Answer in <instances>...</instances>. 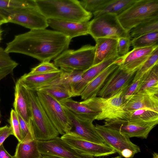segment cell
I'll return each mask as SVG.
<instances>
[{
    "label": "cell",
    "mask_w": 158,
    "mask_h": 158,
    "mask_svg": "<svg viewBox=\"0 0 158 158\" xmlns=\"http://www.w3.org/2000/svg\"><path fill=\"white\" fill-rule=\"evenodd\" d=\"M158 45L134 48L122 57L118 66L127 73L136 72Z\"/></svg>",
    "instance_id": "2e32d148"
},
{
    "label": "cell",
    "mask_w": 158,
    "mask_h": 158,
    "mask_svg": "<svg viewBox=\"0 0 158 158\" xmlns=\"http://www.w3.org/2000/svg\"><path fill=\"white\" fill-rule=\"evenodd\" d=\"M131 45L130 38H120L117 40V52L118 56L123 57L129 52Z\"/></svg>",
    "instance_id": "ab89813d"
},
{
    "label": "cell",
    "mask_w": 158,
    "mask_h": 158,
    "mask_svg": "<svg viewBox=\"0 0 158 158\" xmlns=\"http://www.w3.org/2000/svg\"><path fill=\"white\" fill-rule=\"evenodd\" d=\"M136 72L127 73L118 66L109 77L97 96L109 98L124 89L132 81Z\"/></svg>",
    "instance_id": "5bb4252c"
},
{
    "label": "cell",
    "mask_w": 158,
    "mask_h": 158,
    "mask_svg": "<svg viewBox=\"0 0 158 158\" xmlns=\"http://www.w3.org/2000/svg\"><path fill=\"white\" fill-rule=\"evenodd\" d=\"M36 6L35 0H0V10H13Z\"/></svg>",
    "instance_id": "d6a6232c"
},
{
    "label": "cell",
    "mask_w": 158,
    "mask_h": 158,
    "mask_svg": "<svg viewBox=\"0 0 158 158\" xmlns=\"http://www.w3.org/2000/svg\"><path fill=\"white\" fill-rule=\"evenodd\" d=\"M153 158H158V154L156 152H154L153 154Z\"/></svg>",
    "instance_id": "c3c4849f"
},
{
    "label": "cell",
    "mask_w": 158,
    "mask_h": 158,
    "mask_svg": "<svg viewBox=\"0 0 158 158\" xmlns=\"http://www.w3.org/2000/svg\"><path fill=\"white\" fill-rule=\"evenodd\" d=\"M38 145L39 152L43 155L63 158H94L79 152L58 136L48 141H38Z\"/></svg>",
    "instance_id": "7c38bea8"
},
{
    "label": "cell",
    "mask_w": 158,
    "mask_h": 158,
    "mask_svg": "<svg viewBox=\"0 0 158 158\" xmlns=\"http://www.w3.org/2000/svg\"><path fill=\"white\" fill-rule=\"evenodd\" d=\"M48 26L72 39L89 34L90 21L77 22L48 19Z\"/></svg>",
    "instance_id": "e0dca14e"
},
{
    "label": "cell",
    "mask_w": 158,
    "mask_h": 158,
    "mask_svg": "<svg viewBox=\"0 0 158 158\" xmlns=\"http://www.w3.org/2000/svg\"><path fill=\"white\" fill-rule=\"evenodd\" d=\"M114 158H122L121 156H118L116 157H114Z\"/></svg>",
    "instance_id": "681fc988"
},
{
    "label": "cell",
    "mask_w": 158,
    "mask_h": 158,
    "mask_svg": "<svg viewBox=\"0 0 158 158\" xmlns=\"http://www.w3.org/2000/svg\"><path fill=\"white\" fill-rule=\"evenodd\" d=\"M136 0H110L101 10L93 14L94 18L107 13L115 14L118 16L128 9Z\"/></svg>",
    "instance_id": "f1b7e54d"
},
{
    "label": "cell",
    "mask_w": 158,
    "mask_h": 158,
    "mask_svg": "<svg viewBox=\"0 0 158 158\" xmlns=\"http://www.w3.org/2000/svg\"><path fill=\"white\" fill-rule=\"evenodd\" d=\"M72 124L70 131L86 140L97 143L104 142L96 131L93 123L94 120L77 115L64 107Z\"/></svg>",
    "instance_id": "4fadbf2b"
},
{
    "label": "cell",
    "mask_w": 158,
    "mask_h": 158,
    "mask_svg": "<svg viewBox=\"0 0 158 158\" xmlns=\"http://www.w3.org/2000/svg\"><path fill=\"white\" fill-rule=\"evenodd\" d=\"M95 129L106 144L114 149L121 156L133 158L141 151L139 146L119 131L108 127L96 124Z\"/></svg>",
    "instance_id": "ba28073f"
},
{
    "label": "cell",
    "mask_w": 158,
    "mask_h": 158,
    "mask_svg": "<svg viewBox=\"0 0 158 158\" xmlns=\"http://www.w3.org/2000/svg\"><path fill=\"white\" fill-rule=\"evenodd\" d=\"M117 40L118 39L106 38H99L95 40V55L93 65L118 56Z\"/></svg>",
    "instance_id": "603a6c76"
},
{
    "label": "cell",
    "mask_w": 158,
    "mask_h": 158,
    "mask_svg": "<svg viewBox=\"0 0 158 158\" xmlns=\"http://www.w3.org/2000/svg\"><path fill=\"white\" fill-rule=\"evenodd\" d=\"M104 125L116 130L128 137L147 138L151 131L158 124V120L151 122L124 120H105Z\"/></svg>",
    "instance_id": "30bf717a"
},
{
    "label": "cell",
    "mask_w": 158,
    "mask_h": 158,
    "mask_svg": "<svg viewBox=\"0 0 158 158\" xmlns=\"http://www.w3.org/2000/svg\"><path fill=\"white\" fill-rule=\"evenodd\" d=\"M61 72L60 69L58 71L47 73H25L18 80L22 85L27 89L36 91L40 88L58 77Z\"/></svg>",
    "instance_id": "7402d4cb"
},
{
    "label": "cell",
    "mask_w": 158,
    "mask_h": 158,
    "mask_svg": "<svg viewBox=\"0 0 158 158\" xmlns=\"http://www.w3.org/2000/svg\"><path fill=\"white\" fill-rule=\"evenodd\" d=\"M89 34L95 40L101 38H130L129 32L122 27L117 16L111 13L101 15L90 21Z\"/></svg>",
    "instance_id": "8992f818"
},
{
    "label": "cell",
    "mask_w": 158,
    "mask_h": 158,
    "mask_svg": "<svg viewBox=\"0 0 158 158\" xmlns=\"http://www.w3.org/2000/svg\"><path fill=\"white\" fill-rule=\"evenodd\" d=\"M158 31L153 32L131 40V45L134 48L148 47L157 45Z\"/></svg>",
    "instance_id": "1f68e13d"
},
{
    "label": "cell",
    "mask_w": 158,
    "mask_h": 158,
    "mask_svg": "<svg viewBox=\"0 0 158 158\" xmlns=\"http://www.w3.org/2000/svg\"><path fill=\"white\" fill-rule=\"evenodd\" d=\"M60 69L62 72L60 76L43 87L50 85H61L69 88L71 90L72 88L81 81L84 72L65 68H60Z\"/></svg>",
    "instance_id": "484cf974"
},
{
    "label": "cell",
    "mask_w": 158,
    "mask_h": 158,
    "mask_svg": "<svg viewBox=\"0 0 158 158\" xmlns=\"http://www.w3.org/2000/svg\"><path fill=\"white\" fill-rule=\"evenodd\" d=\"M23 86L31 113L30 125L35 139L38 141H45L58 136L59 134L45 112L38 98L36 91Z\"/></svg>",
    "instance_id": "3957f363"
},
{
    "label": "cell",
    "mask_w": 158,
    "mask_h": 158,
    "mask_svg": "<svg viewBox=\"0 0 158 158\" xmlns=\"http://www.w3.org/2000/svg\"><path fill=\"white\" fill-rule=\"evenodd\" d=\"M48 19L81 22L89 21L92 14L85 10L77 0H35Z\"/></svg>",
    "instance_id": "7a4b0ae2"
},
{
    "label": "cell",
    "mask_w": 158,
    "mask_h": 158,
    "mask_svg": "<svg viewBox=\"0 0 158 158\" xmlns=\"http://www.w3.org/2000/svg\"><path fill=\"white\" fill-rule=\"evenodd\" d=\"M36 91L45 112L59 133L63 135L69 132L72 124L62 105L48 94L41 91Z\"/></svg>",
    "instance_id": "52a82bcc"
},
{
    "label": "cell",
    "mask_w": 158,
    "mask_h": 158,
    "mask_svg": "<svg viewBox=\"0 0 158 158\" xmlns=\"http://www.w3.org/2000/svg\"><path fill=\"white\" fill-rule=\"evenodd\" d=\"M14 69H8L0 72V81L6 77L9 74L12 73Z\"/></svg>",
    "instance_id": "ee69618b"
},
{
    "label": "cell",
    "mask_w": 158,
    "mask_h": 158,
    "mask_svg": "<svg viewBox=\"0 0 158 158\" xmlns=\"http://www.w3.org/2000/svg\"><path fill=\"white\" fill-rule=\"evenodd\" d=\"M38 90L48 94L59 102L73 97L70 89L61 85L46 86L40 88Z\"/></svg>",
    "instance_id": "4dcf8cb0"
},
{
    "label": "cell",
    "mask_w": 158,
    "mask_h": 158,
    "mask_svg": "<svg viewBox=\"0 0 158 158\" xmlns=\"http://www.w3.org/2000/svg\"><path fill=\"white\" fill-rule=\"evenodd\" d=\"M117 17L123 28L129 32L138 24L158 17V0H137Z\"/></svg>",
    "instance_id": "277c9868"
},
{
    "label": "cell",
    "mask_w": 158,
    "mask_h": 158,
    "mask_svg": "<svg viewBox=\"0 0 158 158\" xmlns=\"http://www.w3.org/2000/svg\"><path fill=\"white\" fill-rule=\"evenodd\" d=\"M122 57L118 56L106 60L98 64L93 65L84 71L81 81L71 88L73 97L80 96L88 84L96 76L109 66Z\"/></svg>",
    "instance_id": "d6986e66"
},
{
    "label": "cell",
    "mask_w": 158,
    "mask_h": 158,
    "mask_svg": "<svg viewBox=\"0 0 158 158\" xmlns=\"http://www.w3.org/2000/svg\"><path fill=\"white\" fill-rule=\"evenodd\" d=\"M14 156V158H41L42 156L38 149V140L19 142Z\"/></svg>",
    "instance_id": "83f0119b"
},
{
    "label": "cell",
    "mask_w": 158,
    "mask_h": 158,
    "mask_svg": "<svg viewBox=\"0 0 158 158\" xmlns=\"http://www.w3.org/2000/svg\"><path fill=\"white\" fill-rule=\"evenodd\" d=\"M8 122L10 125L13 135L15 137L19 142H22L23 139L17 114L13 109H11L10 111Z\"/></svg>",
    "instance_id": "8d00e7d4"
},
{
    "label": "cell",
    "mask_w": 158,
    "mask_h": 158,
    "mask_svg": "<svg viewBox=\"0 0 158 158\" xmlns=\"http://www.w3.org/2000/svg\"><path fill=\"white\" fill-rule=\"evenodd\" d=\"M110 0H82L79 1L86 11L92 14L101 10Z\"/></svg>",
    "instance_id": "e575fe53"
},
{
    "label": "cell",
    "mask_w": 158,
    "mask_h": 158,
    "mask_svg": "<svg viewBox=\"0 0 158 158\" xmlns=\"http://www.w3.org/2000/svg\"><path fill=\"white\" fill-rule=\"evenodd\" d=\"M61 138L79 152L94 157L108 156L116 151L105 143L100 144L84 139L69 132Z\"/></svg>",
    "instance_id": "8fae6325"
},
{
    "label": "cell",
    "mask_w": 158,
    "mask_h": 158,
    "mask_svg": "<svg viewBox=\"0 0 158 158\" xmlns=\"http://www.w3.org/2000/svg\"><path fill=\"white\" fill-rule=\"evenodd\" d=\"M59 70L53 63L48 61H44L32 68L29 73L31 74L45 73L56 71Z\"/></svg>",
    "instance_id": "74e56055"
},
{
    "label": "cell",
    "mask_w": 158,
    "mask_h": 158,
    "mask_svg": "<svg viewBox=\"0 0 158 158\" xmlns=\"http://www.w3.org/2000/svg\"><path fill=\"white\" fill-rule=\"evenodd\" d=\"M108 119L151 122L158 120V111L148 108L127 111L114 109L99 114L96 118L98 120Z\"/></svg>",
    "instance_id": "9a60e30c"
},
{
    "label": "cell",
    "mask_w": 158,
    "mask_h": 158,
    "mask_svg": "<svg viewBox=\"0 0 158 158\" xmlns=\"http://www.w3.org/2000/svg\"><path fill=\"white\" fill-rule=\"evenodd\" d=\"M13 133L10 127L6 125L0 127V146L3 144L6 139Z\"/></svg>",
    "instance_id": "b9f144b4"
},
{
    "label": "cell",
    "mask_w": 158,
    "mask_h": 158,
    "mask_svg": "<svg viewBox=\"0 0 158 158\" xmlns=\"http://www.w3.org/2000/svg\"><path fill=\"white\" fill-rule=\"evenodd\" d=\"M17 115L20 124L21 135L23 139L22 141L35 139L32 130L20 116L18 114Z\"/></svg>",
    "instance_id": "f35d334b"
},
{
    "label": "cell",
    "mask_w": 158,
    "mask_h": 158,
    "mask_svg": "<svg viewBox=\"0 0 158 158\" xmlns=\"http://www.w3.org/2000/svg\"><path fill=\"white\" fill-rule=\"evenodd\" d=\"M1 25H0V42L1 41V40L2 39V33L3 32V30L1 29Z\"/></svg>",
    "instance_id": "7dc6e473"
},
{
    "label": "cell",
    "mask_w": 158,
    "mask_h": 158,
    "mask_svg": "<svg viewBox=\"0 0 158 158\" xmlns=\"http://www.w3.org/2000/svg\"><path fill=\"white\" fill-rule=\"evenodd\" d=\"M140 79L136 94H158V64L155 65Z\"/></svg>",
    "instance_id": "d4e9b609"
},
{
    "label": "cell",
    "mask_w": 158,
    "mask_h": 158,
    "mask_svg": "<svg viewBox=\"0 0 158 158\" xmlns=\"http://www.w3.org/2000/svg\"><path fill=\"white\" fill-rule=\"evenodd\" d=\"M9 54L0 46V72L10 69H14L18 65Z\"/></svg>",
    "instance_id": "d590c367"
},
{
    "label": "cell",
    "mask_w": 158,
    "mask_h": 158,
    "mask_svg": "<svg viewBox=\"0 0 158 158\" xmlns=\"http://www.w3.org/2000/svg\"><path fill=\"white\" fill-rule=\"evenodd\" d=\"M0 101H1V99H0ZM2 117V115H1V111H0V118H1Z\"/></svg>",
    "instance_id": "f907efd6"
},
{
    "label": "cell",
    "mask_w": 158,
    "mask_h": 158,
    "mask_svg": "<svg viewBox=\"0 0 158 158\" xmlns=\"http://www.w3.org/2000/svg\"><path fill=\"white\" fill-rule=\"evenodd\" d=\"M158 64V47L156 48L151 55L136 72L131 82L140 79L155 65Z\"/></svg>",
    "instance_id": "836d02e7"
},
{
    "label": "cell",
    "mask_w": 158,
    "mask_h": 158,
    "mask_svg": "<svg viewBox=\"0 0 158 158\" xmlns=\"http://www.w3.org/2000/svg\"><path fill=\"white\" fill-rule=\"evenodd\" d=\"M125 89L109 98L95 97L81 102L100 114L106 112L119 107L123 103Z\"/></svg>",
    "instance_id": "ac0fdd59"
},
{
    "label": "cell",
    "mask_w": 158,
    "mask_h": 158,
    "mask_svg": "<svg viewBox=\"0 0 158 158\" xmlns=\"http://www.w3.org/2000/svg\"><path fill=\"white\" fill-rule=\"evenodd\" d=\"M122 59V57L109 66L90 81L81 94V99L84 100L97 97L109 77L118 66Z\"/></svg>",
    "instance_id": "44dd1931"
},
{
    "label": "cell",
    "mask_w": 158,
    "mask_h": 158,
    "mask_svg": "<svg viewBox=\"0 0 158 158\" xmlns=\"http://www.w3.org/2000/svg\"><path fill=\"white\" fill-rule=\"evenodd\" d=\"M71 40L55 30H31L15 35L6 43L5 50L9 53L21 54L42 62H50L68 49Z\"/></svg>",
    "instance_id": "6da1fadb"
},
{
    "label": "cell",
    "mask_w": 158,
    "mask_h": 158,
    "mask_svg": "<svg viewBox=\"0 0 158 158\" xmlns=\"http://www.w3.org/2000/svg\"><path fill=\"white\" fill-rule=\"evenodd\" d=\"M95 55V46L86 45L73 50L67 49L54 60L57 68L84 71L94 64Z\"/></svg>",
    "instance_id": "5b68a950"
},
{
    "label": "cell",
    "mask_w": 158,
    "mask_h": 158,
    "mask_svg": "<svg viewBox=\"0 0 158 158\" xmlns=\"http://www.w3.org/2000/svg\"><path fill=\"white\" fill-rule=\"evenodd\" d=\"M143 108L150 109L158 111V94H136L115 109L127 111Z\"/></svg>",
    "instance_id": "ffe728a7"
},
{
    "label": "cell",
    "mask_w": 158,
    "mask_h": 158,
    "mask_svg": "<svg viewBox=\"0 0 158 158\" xmlns=\"http://www.w3.org/2000/svg\"><path fill=\"white\" fill-rule=\"evenodd\" d=\"M8 23L16 24L31 30L46 29L48 19L36 6L13 10H0Z\"/></svg>",
    "instance_id": "9c48e42d"
},
{
    "label": "cell",
    "mask_w": 158,
    "mask_h": 158,
    "mask_svg": "<svg viewBox=\"0 0 158 158\" xmlns=\"http://www.w3.org/2000/svg\"><path fill=\"white\" fill-rule=\"evenodd\" d=\"M8 23V20L4 15L0 11V25Z\"/></svg>",
    "instance_id": "f6af8a7d"
},
{
    "label": "cell",
    "mask_w": 158,
    "mask_h": 158,
    "mask_svg": "<svg viewBox=\"0 0 158 158\" xmlns=\"http://www.w3.org/2000/svg\"><path fill=\"white\" fill-rule=\"evenodd\" d=\"M158 31V17L144 22L132 28L129 31L131 39L136 38L145 34Z\"/></svg>",
    "instance_id": "f546056e"
},
{
    "label": "cell",
    "mask_w": 158,
    "mask_h": 158,
    "mask_svg": "<svg viewBox=\"0 0 158 158\" xmlns=\"http://www.w3.org/2000/svg\"><path fill=\"white\" fill-rule=\"evenodd\" d=\"M140 79L131 82L125 89L123 95V103L135 94L138 89Z\"/></svg>",
    "instance_id": "60d3db41"
},
{
    "label": "cell",
    "mask_w": 158,
    "mask_h": 158,
    "mask_svg": "<svg viewBox=\"0 0 158 158\" xmlns=\"http://www.w3.org/2000/svg\"><path fill=\"white\" fill-rule=\"evenodd\" d=\"M14 90V110L30 127L31 114L28 103L24 87L18 80L15 83Z\"/></svg>",
    "instance_id": "cb8c5ba5"
},
{
    "label": "cell",
    "mask_w": 158,
    "mask_h": 158,
    "mask_svg": "<svg viewBox=\"0 0 158 158\" xmlns=\"http://www.w3.org/2000/svg\"><path fill=\"white\" fill-rule=\"evenodd\" d=\"M59 102L64 107L78 116L94 120L100 114L81 102L74 101L71 98Z\"/></svg>",
    "instance_id": "4316f807"
},
{
    "label": "cell",
    "mask_w": 158,
    "mask_h": 158,
    "mask_svg": "<svg viewBox=\"0 0 158 158\" xmlns=\"http://www.w3.org/2000/svg\"><path fill=\"white\" fill-rule=\"evenodd\" d=\"M0 158H14V157L8 153L2 144L0 146Z\"/></svg>",
    "instance_id": "7bdbcfd3"
},
{
    "label": "cell",
    "mask_w": 158,
    "mask_h": 158,
    "mask_svg": "<svg viewBox=\"0 0 158 158\" xmlns=\"http://www.w3.org/2000/svg\"><path fill=\"white\" fill-rule=\"evenodd\" d=\"M41 158H63L60 157L52 155H43Z\"/></svg>",
    "instance_id": "bcb514c9"
}]
</instances>
